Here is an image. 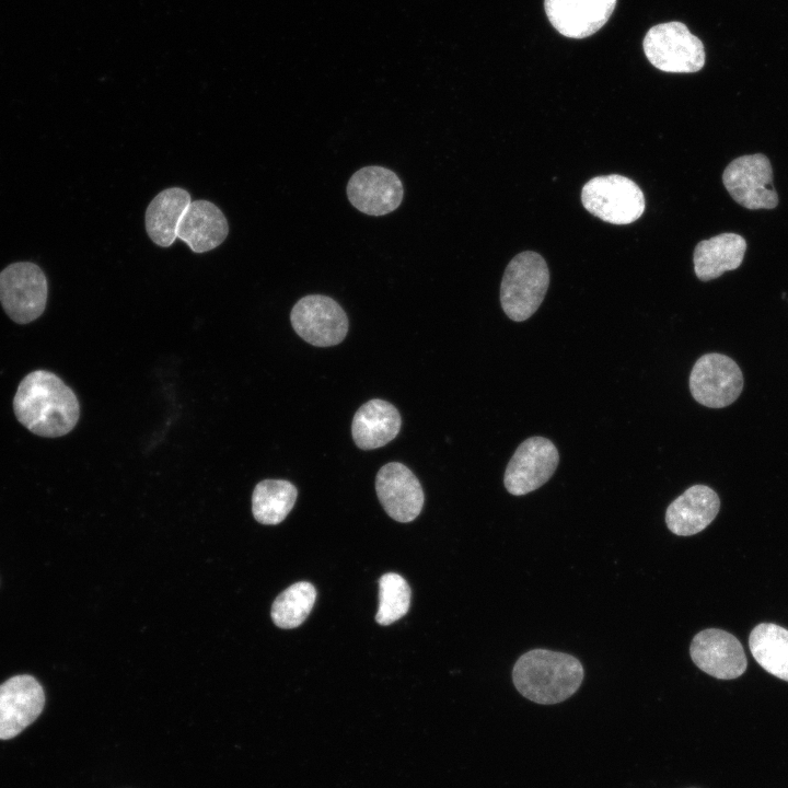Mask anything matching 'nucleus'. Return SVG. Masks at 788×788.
<instances>
[{
    "mask_svg": "<svg viewBox=\"0 0 788 788\" xmlns=\"http://www.w3.org/2000/svg\"><path fill=\"white\" fill-rule=\"evenodd\" d=\"M584 676L580 661L568 653L533 649L522 654L512 670L518 692L536 704H558L580 687Z\"/></svg>",
    "mask_w": 788,
    "mask_h": 788,
    "instance_id": "f03ea898",
    "label": "nucleus"
},
{
    "mask_svg": "<svg viewBox=\"0 0 788 788\" xmlns=\"http://www.w3.org/2000/svg\"><path fill=\"white\" fill-rule=\"evenodd\" d=\"M290 321L296 333L316 347L341 343L348 332V318L341 306L332 298L310 294L292 308Z\"/></svg>",
    "mask_w": 788,
    "mask_h": 788,
    "instance_id": "1a4fd4ad",
    "label": "nucleus"
},
{
    "mask_svg": "<svg viewBox=\"0 0 788 788\" xmlns=\"http://www.w3.org/2000/svg\"><path fill=\"white\" fill-rule=\"evenodd\" d=\"M401 425V415L391 403L373 398L356 412L351 433L359 449L373 450L392 441L398 434Z\"/></svg>",
    "mask_w": 788,
    "mask_h": 788,
    "instance_id": "a211bd4d",
    "label": "nucleus"
},
{
    "mask_svg": "<svg viewBox=\"0 0 788 788\" xmlns=\"http://www.w3.org/2000/svg\"><path fill=\"white\" fill-rule=\"evenodd\" d=\"M743 389V374L730 357L710 352L695 362L690 375L692 396L699 404L710 408H722L732 404Z\"/></svg>",
    "mask_w": 788,
    "mask_h": 788,
    "instance_id": "6e6552de",
    "label": "nucleus"
},
{
    "mask_svg": "<svg viewBox=\"0 0 788 788\" xmlns=\"http://www.w3.org/2000/svg\"><path fill=\"white\" fill-rule=\"evenodd\" d=\"M749 647L755 661L769 674L788 682V630L762 623L753 628Z\"/></svg>",
    "mask_w": 788,
    "mask_h": 788,
    "instance_id": "412c9836",
    "label": "nucleus"
},
{
    "mask_svg": "<svg viewBox=\"0 0 788 788\" xmlns=\"http://www.w3.org/2000/svg\"><path fill=\"white\" fill-rule=\"evenodd\" d=\"M190 201L189 193L181 187L166 188L151 200L146 211V230L157 245L169 247L175 242L178 223Z\"/></svg>",
    "mask_w": 788,
    "mask_h": 788,
    "instance_id": "aec40b11",
    "label": "nucleus"
},
{
    "mask_svg": "<svg viewBox=\"0 0 788 788\" xmlns=\"http://www.w3.org/2000/svg\"><path fill=\"white\" fill-rule=\"evenodd\" d=\"M375 490L385 512L395 521L415 520L424 506V491L418 478L404 464L383 465L375 477Z\"/></svg>",
    "mask_w": 788,
    "mask_h": 788,
    "instance_id": "4468645a",
    "label": "nucleus"
},
{
    "mask_svg": "<svg viewBox=\"0 0 788 788\" xmlns=\"http://www.w3.org/2000/svg\"><path fill=\"white\" fill-rule=\"evenodd\" d=\"M559 454L554 443L543 437L524 440L510 459L503 477L511 495L522 496L543 486L554 474Z\"/></svg>",
    "mask_w": 788,
    "mask_h": 788,
    "instance_id": "9d476101",
    "label": "nucleus"
},
{
    "mask_svg": "<svg viewBox=\"0 0 788 788\" xmlns=\"http://www.w3.org/2000/svg\"><path fill=\"white\" fill-rule=\"evenodd\" d=\"M690 654L697 668L719 680L737 679L748 667L739 639L718 628L697 633L692 639Z\"/></svg>",
    "mask_w": 788,
    "mask_h": 788,
    "instance_id": "f8f14e48",
    "label": "nucleus"
},
{
    "mask_svg": "<svg viewBox=\"0 0 788 788\" xmlns=\"http://www.w3.org/2000/svg\"><path fill=\"white\" fill-rule=\"evenodd\" d=\"M410 588L407 581L395 572H387L379 579L378 624L387 626L403 617L410 605Z\"/></svg>",
    "mask_w": 788,
    "mask_h": 788,
    "instance_id": "b1692460",
    "label": "nucleus"
},
{
    "mask_svg": "<svg viewBox=\"0 0 788 788\" xmlns=\"http://www.w3.org/2000/svg\"><path fill=\"white\" fill-rule=\"evenodd\" d=\"M616 0H544L552 26L569 38L596 33L611 18Z\"/></svg>",
    "mask_w": 788,
    "mask_h": 788,
    "instance_id": "2eb2a0df",
    "label": "nucleus"
},
{
    "mask_svg": "<svg viewBox=\"0 0 788 788\" xmlns=\"http://www.w3.org/2000/svg\"><path fill=\"white\" fill-rule=\"evenodd\" d=\"M18 420L40 437L70 432L79 419V402L73 391L56 374L36 370L19 384L13 399Z\"/></svg>",
    "mask_w": 788,
    "mask_h": 788,
    "instance_id": "f257e3e1",
    "label": "nucleus"
},
{
    "mask_svg": "<svg viewBox=\"0 0 788 788\" xmlns=\"http://www.w3.org/2000/svg\"><path fill=\"white\" fill-rule=\"evenodd\" d=\"M722 182L731 197L746 209H773L778 205L772 165L762 153L731 161L723 171Z\"/></svg>",
    "mask_w": 788,
    "mask_h": 788,
    "instance_id": "0eeeda50",
    "label": "nucleus"
},
{
    "mask_svg": "<svg viewBox=\"0 0 788 788\" xmlns=\"http://www.w3.org/2000/svg\"><path fill=\"white\" fill-rule=\"evenodd\" d=\"M350 204L368 216H384L397 209L404 197L401 178L390 169L369 165L355 172L347 184Z\"/></svg>",
    "mask_w": 788,
    "mask_h": 788,
    "instance_id": "9b49d317",
    "label": "nucleus"
},
{
    "mask_svg": "<svg viewBox=\"0 0 788 788\" xmlns=\"http://www.w3.org/2000/svg\"><path fill=\"white\" fill-rule=\"evenodd\" d=\"M642 48L648 61L664 72L692 73L705 65L702 40L681 22L652 26L644 38Z\"/></svg>",
    "mask_w": 788,
    "mask_h": 788,
    "instance_id": "20e7f679",
    "label": "nucleus"
},
{
    "mask_svg": "<svg viewBox=\"0 0 788 788\" xmlns=\"http://www.w3.org/2000/svg\"><path fill=\"white\" fill-rule=\"evenodd\" d=\"M44 690L31 675H15L0 685V740L21 733L40 715Z\"/></svg>",
    "mask_w": 788,
    "mask_h": 788,
    "instance_id": "ddd939ff",
    "label": "nucleus"
},
{
    "mask_svg": "<svg viewBox=\"0 0 788 788\" xmlns=\"http://www.w3.org/2000/svg\"><path fill=\"white\" fill-rule=\"evenodd\" d=\"M549 270L544 258L532 251L517 254L506 267L500 285V303L508 317L522 322L533 315L544 300Z\"/></svg>",
    "mask_w": 788,
    "mask_h": 788,
    "instance_id": "7ed1b4c3",
    "label": "nucleus"
},
{
    "mask_svg": "<svg viewBox=\"0 0 788 788\" xmlns=\"http://www.w3.org/2000/svg\"><path fill=\"white\" fill-rule=\"evenodd\" d=\"M315 600L316 590L312 583L296 582L276 598L271 607V618L280 628H296L306 619Z\"/></svg>",
    "mask_w": 788,
    "mask_h": 788,
    "instance_id": "5701e85b",
    "label": "nucleus"
},
{
    "mask_svg": "<svg viewBox=\"0 0 788 788\" xmlns=\"http://www.w3.org/2000/svg\"><path fill=\"white\" fill-rule=\"evenodd\" d=\"M581 201L590 213L612 224L636 221L646 206L639 186L618 174L591 178L582 187Z\"/></svg>",
    "mask_w": 788,
    "mask_h": 788,
    "instance_id": "39448f33",
    "label": "nucleus"
},
{
    "mask_svg": "<svg viewBox=\"0 0 788 788\" xmlns=\"http://www.w3.org/2000/svg\"><path fill=\"white\" fill-rule=\"evenodd\" d=\"M719 508L720 499L715 490L706 485H693L669 505L665 523L675 535H694L712 522Z\"/></svg>",
    "mask_w": 788,
    "mask_h": 788,
    "instance_id": "dca6fc26",
    "label": "nucleus"
},
{
    "mask_svg": "<svg viewBox=\"0 0 788 788\" xmlns=\"http://www.w3.org/2000/svg\"><path fill=\"white\" fill-rule=\"evenodd\" d=\"M298 497L297 487L283 479L259 482L252 495V512L256 521L275 525L285 520Z\"/></svg>",
    "mask_w": 788,
    "mask_h": 788,
    "instance_id": "4be33fe9",
    "label": "nucleus"
},
{
    "mask_svg": "<svg viewBox=\"0 0 788 788\" xmlns=\"http://www.w3.org/2000/svg\"><path fill=\"white\" fill-rule=\"evenodd\" d=\"M745 251V240L735 233H721L700 241L693 255L697 278L708 281L728 270L737 269L744 258Z\"/></svg>",
    "mask_w": 788,
    "mask_h": 788,
    "instance_id": "6ab92c4d",
    "label": "nucleus"
},
{
    "mask_svg": "<svg viewBox=\"0 0 788 788\" xmlns=\"http://www.w3.org/2000/svg\"><path fill=\"white\" fill-rule=\"evenodd\" d=\"M229 232L223 212L211 201L192 200L178 227L177 239L195 253H205L219 246Z\"/></svg>",
    "mask_w": 788,
    "mask_h": 788,
    "instance_id": "f3484780",
    "label": "nucleus"
},
{
    "mask_svg": "<svg viewBox=\"0 0 788 788\" xmlns=\"http://www.w3.org/2000/svg\"><path fill=\"white\" fill-rule=\"evenodd\" d=\"M47 280L43 270L30 262L13 263L0 273V302L16 323L36 320L45 310Z\"/></svg>",
    "mask_w": 788,
    "mask_h": 788,
    "instance_id": "423d86ee",
    "label": "nucleus"
}]
</instances>
